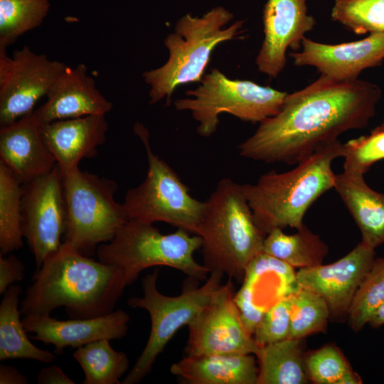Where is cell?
Listing matches in <instances>:
<instances>
[{
  "mask_svg": "<svg viewBox=\"0 0 384 384\" xmlns=\"http://www.w3.org/2000/svg\"><path fill=\"white\" fill-rule=\"evenodd\" d=\"M382 92L375 84L324 75L287 94L279 112L260 122L238 147L241 156L267 164H297L342 133L366 127Z\"/></svg>",
  "mask_w": 384,
  "mask_h": 384,
  "instance_id": "cell-1",
  "label": "cell"
},
{
  "mask_svg": "<svg viewBox=\"0 0 384 384\" xmlns=\"http://www.w3.org/2000/svg\"><path fill=\"white\" fill-rule=\"evenodd\" d=\"M125 287L117 269L63 242L35 271L20 311L46 316L65 307L70 319L98 317L114 311Z\"/></svg>",
  "mask_w": 384,
  "mask_h": 384,
  "instance_id": "cell-2",
  "label": "cell"
},
{
  "mask_svg": "<svg viewBox=\"0 0 384 384\" xmlns=\"http://www.w3.org/2000/svg\"><path fill=\"white\" fill-rule=\"evenodd\" d=\"M343 155L338 140L323 145L287 172L270 171L254 184H242L256 225L266 235L274 228L297 230L309 207L324 193L334 188L331 164Z\"/></svg>",
  "mask_w": 384,
  "mask_h": 384,
  "instance_id": "cell-3",
  "label": "cell"
},
{
  "mask_svg": "<svg viewBox=\"0 0 384 384\" xmlns=\"http://www.w3.org/2000/svg\"><path fill=\"white\" fill-rule=\"evenodd\" d=\"M198 235L204 265L242 282L250 262L263 250L265 235L255 223L242 184L218 181L205 201Z\"/></svg>",
  "mask_w": 384,
  "mask_h": 384,
  "instance_id": "cell-4",
  "label": "cell"
},
{
  "mask_svg": "<svg viewBox=\"0 0 384 384\" xmlns=\"http://www.w3.org/2000/svg\"><path fill=\"white\" fill-rule=\"evenodd\" d=\"M232 18L230 12L217 7L202 17L187 14L177 22L175 32L164 40L169 52L167 62L142 75L144 82L150 87V104L166 97V105H169L177 86L201 82L212 50L219 43L236 38L242 33V21L224 28Z\"/></svg>",
  "mask_w": 384,
  "mask_h": 384,
  "instance_id": "cell-5",
  "label": "cell"
},
{
  "mask_svg": "<svg viewBox=\"0 0 384 384\" xmlns=\"http://www.w3.org/2000/svg\"><path fill=\"white\" fill-rule=\"evenodd\" d=\"M201 247V237L185 230L163 234L153 223L129 220L111 241L98 246L96 253L100 261L119 271L127 287L142 270L154 266L170 267L191 279H206L211 271L193 257Z\"/></svg>",
  "mask_w": 384,
  "mask_h": 384,
  "instance_id": "cell-6",
  "label": "cell"
},
{
  "mask_svg": "<svg viewBox=\"0 0 384 384\" xmlns=\"http://www.w3.org/2000/svg\"><path fill=\"white\" fill-rule=\"evenodd\" d=\"M62 176L66 207L63 242L90 257L129 220L123 203L114 200L117 183L80 169Z\"/></svg>",
  "mask_w": 384,
  "mask_h": 384,
  "instance_id": "cell-7",
  "label": "cell"
},
{
  "mask_svg": "<svg viewBox=\"0 0 384 384\" xmlns=\"http://www.w3.org/2000/svg\"><path fill=\"white\" fill-rule=\"evenodd\" d=\"M159 269L142 279L143 297H132L127 304L146 310L150 316L151 331L147 343L122 384L139 383L151 370L152 366L175 333L189 325L209 303L220 287L223 273L211 271L206 283L197 287L186 286L178 296L161 294L157 289Z\"/></svg>",
  "mask_w": 384,
  "mask_h": 384,
  "instance_id": "cell-8",
  "label": "cell"
},
{
  "mask_svg": "<svg viewBox=\"0 0 384 384\" xmlns=\"http://www.w3.org/2000/svg\"><path fill=\"white\" fill-rule=\"evenodd\" d=\"M134 132L146 149L148 171L144 181L127 191L124 207L129 220L164 222L197 235L205 201L192 197L175 171L150 147L149 134L141 124Z\"/></svg>",
  "mask_w": 384,
  "mask_h": 384,
  "instance_id": "cell-9",
  "label": "cell"
},
{
  "mask_svg": "<svg viewBox=\"0 0 384 384\" xmlns=\"http://www.w3.org/2000/svg\"><path fill=\"white\" fill-rule=\"evenodd\" d=\"M186 93L192 97L177 100L176 109L190 111L199 123L197 132L205 137L215 133L222 113L260 123L279 112L287 95L249 80H230L217 69L206 75L197 89Z\"/></svg>",
  "mask_w": 384,
  "mask_h": 384,
  "instance_id": "cell-10",
  "label": "cell"
},
{
  "mask_svg": "<svg viewBox=\"0 0 384 384\" xmlns=\"http://www.w3.org/2000/svg\"><path fill=\"white\" fill-rule=\"evenodd\" d=\"M0 46V124H10L33 112L68 65L24 46L9 56Z\"/></svg>",
  "mask_w": 384,
  "mask_h": 384,
  "instance_id": "cell-11",
  "label": "cell"
},
{
  "mask_svg": "<svg viewBox=\"0 0 384 384\" xmlns=\"http://www.w3.org/2000/svg\"><path fill=\"white\" fill-rule=\"evenodd\" d=\"M66 207L58 166L22 184L21 228L38 270L60 247L65 230Z\"/></svg>",
  "mask_w": 384,
  "mask_h": 384,
  "instance_id": "cell-12",
  "label": "cell"
},
{
  "mask_svg": "<svg viewBox=\"0 0 384 384\" xmlns=\"http://www.w3.org/2000/svg\"><path fill=\"white\" fill-rule=\"evenodd\" d=\"M234 290L230 277L188 326L186 356L256 354L259 346L242 321Z\"/></svg>",
  "mask_w": 384,
  "mask_h": 384,
  "instance_id": "cell-13",
  "label": "cell"
},
{
  "mask_svg": "<svg viewBox=\"0 0 384 384\" xmlns=\"http://www.w3.org/2000/svg\"><path fill=\"white\" fill-rule=\"evenodd\" d=\"M375 260V249L361 242L340 260L329 265L301 268L296 272L299 287L319 295L330 316L348 314L353 297Z\"/></svg>",
  "mask_w": 384,
  "mask_h": 384,
  "instance_id": "cell-14",
  "label": "cell"
},
{
  "mask_svg": "<svg viewBox=\"0 0 384 384\" xmlns=\"http://www.w3.org/2000/svg\"><path fill=\"white\" fill-rule=\"evenodd\" d=\"M265 39L256 58L260 72L277 77L286 64V51L300 48L315 25L306 0H268L263 11Z\"/></svg>",
  "mask_w": 384,
  "mask_h": 384,
  "instance_id": "cell-15",
  "label": "cell"
},
{
  "mask_svg": "<svg viewBox=\"0 0 384 384\" xmlns=\"http://www.w3.org/2000/svg\"><path fill=\"white\" fill-rule=\"evenodd\" d=\"M301 52L290 53L297 66L315 67L322 75L338 81L358 79L365 69L384 60V33H372L358 41L336 45L320 43L304 37Z\"/></svg>",
  "mask_w": 384,
  "mask_h": 384,
  "instance_id": "cell-16",
  "label": "cell"
},
{
  "mask_svg": "<svg viewBox=\"0 0 384 384\" xmlns=\"http://www.w3.org/2000/svg\"><path fill=\"white\" fill-rule=\"evenodd\" d=\"M130 317L121 309L90 319L58 320L50 315L24 316L22 323L31 338L55 346L60 354L67 347L79 348L100 339H119L128 331Z\"/></svg>",
  "mask_w": 384,
  "mask_h": 384,
  "instance_id": "cell-17",
  "label": "cell"
},
{
  "mask_svg": "<svg viewBox=\"0 0 384 384\" xmlns=\"http://www.w3.org/2000/svg\"><path fill=\"white\" fill-rule=\"evenodd\" d=\"M46 97L47 100L33 111L42 124L87 115H106L113 107L97 89L83 63L75 68L67 66Z\"/></svg>",
  "mask_w": 384,
  "mask_h": 384,
  "instance_id": "cell-18",
  "label": "cell"
},
{
  "mask_svg": "<svg viewBox=\"0 0 384 384\" xmlns=\"http://www.w3.org/2000/svg\"><path fill=\"white\" fill-rule=\"evenodd\" d=\"M43 124L33 112L0 129V161L21 184L51 171L56 160L46 144Z\"/></svg>",
  "mask_w": 384,
  "mask_h": 384,
  "instance_id": "cell-19",
  "label": "cell"
},
{
  "mask_svg": "<svg viewBox=\"0 0 384 384\" xmlns=\"http://www.w3.org/2000/svg\"><path fill=\"white\" fill-rule=\"evenodd\" d=\"M108 122L104 114L57 120L42 125L43 137L56 160L62 176L79 169L83 159L97 153L107 137Z\"/></svg>",
  "mask_w": 384,
  "mask_h": 384,
  "instance_id": "cell-20",
  "label": "cell"
},
{
  "mask_svg": "<svg viewBox=\"0 0 384 384\" xmlns=\"http://www.w3.org/2000/svg\"><path fill=\"white\" fill-rule=\"evenodd\" d=\"M170 371L188 384H257L259 373L251 354L186 356Z\"/></svg>",
  "mask_w": 384,
  "mask_h": 384,
  "instance_id": "cell-21",
  "label": "cell"
},
{
  "mask_svg": "<svg viewBox=\"0 0 384 384\" xmlns=\"http://www.w3.org/2000/svg\"><path fill=\"white\" fill-rule=\"evenodd\" d=\"M363 176L343 171L335 175L334 188L358 225L361 242L375 249L384 243V193L373 190Z\"/></svg>",
  "mask_w": 384,
  "mask_h": 384,
  "instance_id": "cell-22",
  "label": "cell"
},
{
  "mask_svg": "<svg viewBox=\"0 0 384 384\" xmlns=\"http://www.w3.org/2000/svg\"><path fill=\"white\" fill-rule=\"evenodd\" d=\"M21 292L19 285L11 284L0 304V361L20 358L51 363L56 356L38 348L28 338L18 307Z\"/></svg>",
  "mask_w": 384,
  "mask_h": 384,
  "instance_id": "cell-23",
  "label": "cell"
},
{
  "mask_svg": "<svg viewBox=\"0 0 384 384\" xmlns=\"http://www.w3.org/2000/svg\"><path fill=\"white\" fill-rule=\"evenodd\" d=\"M302 341L288 338L259 346L255 354L259 369L257 384L308 383Z\"/></svg>",
  "mask_w": 384,
  "mask_h": 384,
  "instance_id": "cell-24",
  "label": "cell"
},
{
  "mask_svg": "<svg viewBox=\"0 0 384 384\" xmlns=\"http://www.w3.org/2000/svg\"><path fill=\"white\" fill-rule=\"evenodd\" d=\"M262 252L301 269L322 264L328 247L303 225L293 235L284 233L279 228L272 229L265 235Z\"/></svg>",
  "mask_w": 384,
  "mask_h": 384,
  "instance_id": "cell-25",
  "label": "cell"
},
{
  "mask_svg": "<svg viewBox=\"0 0 384 384\" xmlns=\"http://www.w3.org/2000/svg\"><path fill=\"white\" fill-rule=\"evenodd\" d=\"M109 339H100L77 348L73 357L81 366L83 384H120V378L129 368V358L116 351Z\"/></svg>",
  "mask_w": 384,
  "mask_h": 384,
  "instance_id": "cell-26",
  "label": "cell"
},
{
  "mask_svg": "<svg viewBox=\"0 0 384 384\" xmlns=\"http://www.w3.org/2000/svg\"><path fill=\"white\" fill-rule=\"evenodd\" d=\"M22 184L0 161V255L21 248Z\"/></svg>",
  "mask_w": 384,
  "mask_h": 384,
  "instance_id": "cell-27",
  "label": "cell"
},
{
  "mask_svg": "<svg viewBox=\"0 0 384 384\" xmlns=\"http://www.w3.org/2000/svg\"><path fill=\"white\" fill-rule=\"evenodd\" d=\"M50 8L49 0H0V46L7 48L40 26Z\"/></svg>",
  "mask_w": 384,
  "mask_h": 384,
  "instance_id": "cell-28",
  "label": "cell"
},
{
  "mask_svg": "<svg viewBox=\"0 0 384 384\" xmlns=\"http://www.w3.org/2000/svg\"><path fill=\"white\" fill-rule=\"evenodd\" d=\"M289 298L291 324L289 338H303L325 329L330 314L322 297L299 287L289 295Z\"/></svg>",
  "mask_w": 384,
  "mask_h": 384,
  "instance_id": "cell-29",
  "label": "cell"
},
{
  "mask_svg": "<svg viewBox=\"0 0 384 384\" xmlns=\"http://www.w3.org/2000/svg\"><path fill=\"white\" fill-rule=\"evenodd\" d=\"M383 302L384 257L375 258L353 297L348 313L353 331L358 332L361 330Z\"/></svg>",
  "mask_w": 384,
  "mask_h": 384,
  "instance_id": "cell-30",
  "label": "cell"
},
{
  "mask_svg": "<svg viewBox=\"0 0 384 384\" xmlns=\"http://www.w3.org/2000/svg\"><path fill=\"white\" fill-rule=\"evenodd\" d=\"M331 17L356 34L384 33V0H335Z\"/></svg>",
  "mask_w": 384,
  "mask_h": 384,
  "instance_id": "cell-31",
  "label": "cell"
},
{
  "mask_svg": "<svg viewBox=\"0 0 384 384\" xmlns=\"http://www.w3.org/2000/svg\"><path fill=\"white\" fill-rule=\"evenodd\" d=\"M342 157L344 171L364 175L373 164L384 159V127L343 144Z\"/></svg>",
  "mask_w": 384,
  "mask_h": 384,
  "instance_id": "cell-32",
  "label": "cell"
},
{
  "mask_svg": "<svg viewBox=\"0 0 384 384\" xmlns=\"http://www.w3.org/2000/svg\"><path fill=\"white\" fill-rule=\"evenodd\" d=\"M304 362L309 379L317 384H339L342 377L351 370L339 350L331 345L311 352Z\"/></svg>",
  "mask_w": 384,
  "mask_h": 384,
  "instance_id": "cell-33",
  "label": "cell"
},
{
  "mask_svg": "<svg viewBox=\"0 0 384 384\" xmlns=\"http://www.w3.org/2000/svg\"><path fill=\"white\" fill-rule=\"evenodd\" d=\"M291 324L289 296L283 297L265 312L253 338L258 346H263L289 338Z\"/></svg>",
  "mask_w": 384,
  "mask_h": 384,
  "instance_id": "cell-34",
  "label": "cell"
},
{
  "mask_svg": "<svg viewBox=\"0 0 384 384\" xmlns=\"http://www.w3.org/2000/svg\"><path fill=\"white\" fill-rule=\"evenodd\" d=\"M235 300L245 326L253 335L265 311L254 304L251 289L245 283L235 294Z\"/></svg>",
  "mask_w": 384,
  "mask_h": 384,
  "instance_id": "cell-35",
  "label": "cell"
},
{
  "mask_svg": "<svg viewBox=\"0 0 384 384\" xmlns=\"http://www.w3.org/2000/svg\"><path fill=\"white\" fill-rule=\"evenodd\" d=\"M25 267L15 255L6 257L0 255V294H4L14 282L21 281Z\"/></svg>",
  "mask_w": 384,
  "mask_h": 384,
  "instance_id": "cell-36",
  "label": "cell"
},
{
  "mask_svg": "<svg viewBox=\"0 0 384 384\" xmlns=\"http://www.w3.org/2000/svg\"><path fill=\"white\" fill-rule=\"evenodd\" d=\"M38 384H74L63 370L56 366L42 368L37 375Z\"/></svg>",
  "mask_w": 384,
  "mask_h": 384,
  "instance_id": "cell-37",
  "label": "cell"
},
{
  "mask_svg": "<svg viewBox=\"0 0 384 384\" xmlns=\"http://www.w3.org/2000/svg\"><path fill=\"white\" fill-rule=\"evenodd\" d=\"M28 378L16 368L0 365V384H28Z\"/></svg>",
  "mask_w": 384,
  "mask_h": 384,
  "instance_id": "cell-38",
  "label": "cell"
},
{
  "mask_svg": "<svg viewBox=\"0 0 384 384\" xmlns=\"http://www.w3.org/2000/svg\"><path fill=\"white\" fill-rule=\"evenodd\" d=\"M368 324L373 327L384 325V302L373 313Z\"/></svg>",
  "mask_w": 384,
  "mask_h": 384,
  "instance_id": "cell-39",
  "label": "cell"
},
{
  "mask_svg": "<svg viewBox=\"0 0 384 384\" xmlns=\"http://www.w3.org/2000/svg\"><path fill=\"white\" fill-rule=\"evenodd\" d=\"M381 126L384 127V123Z\"/></svg>",
  "mask_w": 384,
  "mask_h": 384,
  "instance_id": "cell-40",
  "label": "cell"
}]
</instances>
